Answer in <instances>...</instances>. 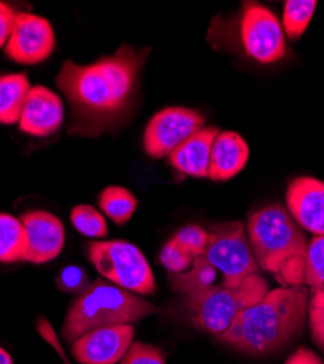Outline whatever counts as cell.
Wrapping results in <instances>:
<instances>
[{
  "label": "cell",
  "instance_id": "44dd1931",
  "mask_svg": "<svg viewBox=\"0 0 324 364\" xmlns=\"http://www.w3.org/2000/svg\"><path fill=\"white\" fill-rule=\"evenodd\" d=\"M315 0H286L283 5V29L291 40H298L311 22Z\"/></svg>",
  "mask_w": 324,
  "mask_h": 364
},
{
  "label": "cell",
  "instance_id": "484cf974",
  "mask_svg": "<svg viewBox=\"0 0 324 364\" xmlns=\"http://www.w3.org/2000/svg\"><path fill=\"white\" fill-rule=\"evenodd\" d=\"M56 284L63 293L79 296L90 287L91 283L85 268L78 265H68L61 271V274L57 276Z\"/></svg>",
  "mask_w": 324,
  "mask_h": 364
},
{
  "label": "cell",
  "instance_id": "d4e9b609",
  "mask_svg": "<svg viewBox=\"0 0 324 364\" xmlns=\"http://www.w3.org/2000/svg\"><path fill=\"white\" fill-rule=\"evenodd\" d=\"M194 258L186 252L174 239L168 240L160 252V262L174 274H182L192 268Z\"/></svg>",
  "mask_w": 324,
  "mask_h": 364
},
{
  "label": "cell",
  "instance_id": "ac0fdd59",
  "mask_svg": "<svg viewBox=\"0 0 324 364\" xmlns=\"http://www.w3.org/2000/svg\"><path fill=\"white\" fill-rule=\"evenodd\" d=\"M26 236L21 219L0 213V262L23 261Z\"/></svg>",
  "mask_w": 324,
  "mask_h": 364
},
{
  "label": "cell",
  "instance_id": "83f0119b",
  "mask_svg": "<svg viewBox=\"0 0 324 364\" xmlns=\"http://www.w3.org/2000/svg\"><path fill=\"white\" fill-rule=\"evenodd\" d=\"M120 364H167L165 354L161 348L146 344L133 343Z\"/></svg>",
  "mask_w": 324,
  "mask_h": 364
},
{
  "label": "cell",
  "instance_id": "ba28073f",
  "mask_svg": "<svg viewBox=\"0 0 324 364\" xmlns=\"http://www.w3.org/2000/svg\"><path fill=\"white\" fill-rule=\"evenodd\" d=\"M240 41L246 54L260 65L283 58L286 44L278 18L258 4H247L240 18Z\"/></svg>",
  "mask_w": 324,
  "mask_h": 364
},
{
  "label": "cell",
  "instance_id": "ffe728a7",
  "mask_svg": "<svg viewBox=\"0 0 324 364\" xmlns=\"http://www.w3.org/2000/svg\"><path fill=\"white\" fill-rule=\"evenodd\" d=\"M218 269L206 261L203 257L194 258L193 265L189 271L182 272V274H174L172 279V287L184 294H189L192 291L209 289L216 284Z\"/></svg>",
  "mask_w": 324,
  "mask_h": 364
},
{
  "label": "cell",
  "instance_id": "4316f807",
  "mask_svg": "<svg viewBox=\"0 0 324 364\" xmlns=\"http://www.w3.org/2000/svg\"><path fill=\"white\" fill-rule=\"evenodd\" d=\"M311 338L324 353V291H314L308 301Z\"/></svg>",
  "mask_w": 324,
  "mask_h": 364
},
{
  "label": "cell",
  "instance_id": "f546056e",
  "mask_svg": "<svg viewBox=\"0 0 324 364\" xmlns=\"http://www.w3.org/2000/svg\"><path fill=\"white\" fill-rule=\"evenodd\" d=\"M283 364H324V363L320 360L317 354H314V351H311L310 348L301 347L297 351H293Z\"/></svg>",
  "mask_w": 324,
  "mask_h": 364
},
{
  "label": "cell",
  "instance_id": "e0dca14e",
  "mask_svg": "<svg viewBox=\"0 0 324 364\" xmlns=\"http://www.w3.org/2000/svg\"><path fill=\"white\" fill-rule=\"evenodd\" d=\"M29 89L31 85L23 73L0 75V124L19 123Z\"/></svg>",
  "mask_w": 324,
  "mask_h": 364
},
{
  "label": "cell",
  "instance_id": "5b68a950",
  "mask_svg": "<svg viewBox=\"0 0 324 364\" xmlns=\"http://www.w3.org/2000/svg\"><path fill=\"white\" fill-rule=\"evenodd\" d=\"M268 293V282L260 274H254L235 289L219 284L192 291L186 296L193 323L202 331L218 337L232 325L241 311L254 305Z\"/></svg>",
  "mask_w": 324,
  "mask_h": 364
},
{
  "label": "cell",
  "instance_id": "8992f818",
  "mask_svg": "<svg viewBox=\"0 0 324 364\" xmlns=\"http://www.w3.org/2000/svg\"><path fill=\"white\" fill-rule=\"evenodd\" d=\"M88 257L110 283L132 293L148 296L157 290L154 272L143 252L126 240H94Z\"/></svg>",
  "mask_w": 324,
  "mask_h": 364
},
{
  "label": "cell",
  "instance_id": "52a82bcc",
  "mask_svg": "<svg viewBox=\"0 0 324 364\" xmlns=\"http://www.w3.org/2000/svg\"><path fill=\"white\" fill-rule=\"evenodd\" d=\"M208 232L209 244L202 257L222 274L221 286L235 289L247 277L258 274L260 268L253 255L243 222L214 225Z\"/></svg>",
  "mask_w": 324,
  "mask_h": 364
},
{
  "label": "cell",
  "instance_id": "2e32d148",
  "mask_svg": "<svg viewBox=\"0 0 324 364\" xmlns=\"http://www.w3.org/2000/svg\"><path fill=\"white\" fill-rule=\"evenodd\" d=\"M249 155V146L239 133L219 132L212 146L208 178L212 181L234 178L246 168Z\"/></svg>",
  "mask_w": 324,
  "mask_h": 364
},
{
  "label": "cell",
  "instance_id": "5bb4252c",
  "mask_svg": "<svg viewBox=\"0 0 324 364\" xmlns=\"http://www.w3.org/2000/svg\"><path fill=\"white\" fill-rule=\"evenodd\" d=\"M289 215L301 229L314 236L324 235V182L311 176L293 179L288 186Z\"/></svg>",
  "mask_w": 324,
  "mask_h": 364
},
{
  "label": "cell",
  "instance_id": "4fadbf2b",
  "mask_svg": "<svg viewBox=\"0 0 324 364\" xmlns=\"http://www.w3.org/2000/svg\"><path fill=\"white\" fill-rule=\"evenodd\" d=\"M63 119L62 100L46 86H31L21 112L19 129L29 136L48 137L58 132Z\"/></svg>",
  "mask_w": 324,
  "mask_h": 364
},
{
  "label": "cell",
  "instance_id": "277c9868",
  "mask_svg": "<svg viewBox=\"0 0 324 364\" xmlns=\"http://www.w3.org/2000/svg\"><path fill=\"white\" fill-rule=\"evenodd\" d=\"M160 309L136 293L97 280L76 297L63 323V337L73 343L83 333L115 325H132Z\"/></svg>",
  "mask_w": 324,
  "mask_h": 364
},
{
  "label": "cell",
  "instance_id": "3957f363",
  "mask_svg": "<svg viewBox=\"0 0 324 364\" xmlns=\"http://www.w3.org/2000/svg\"><path fill=\"white\" fill-rule=\"evenodd\" d=\"M246 229L260 269L271 272L286 287L304 284L308 240L288 208L264 205L250 215Z\"/></svg>",
  "mask_w": 324,
  "mask_h": 364
},
{
  "label": "cell",
  "instance_id": "cb8c5ba5",
  "mask_svg": "<svg viewBox=\"0 0 324 364\" xmlns=\"http://www.w3.org/2000/svg\"><path fill=\"white\" fill-rule=\"evenodd\" d=\"M172 239L193 258H199L209 244V232L197 225H189L177 232Z\"/></svg>",
  "mask_w": 324,
  "mask_h": 364
},
{
  "label": "cell",
  "instance_id": "6da1fadb",
  "mask_svg": "<svg viewBox=\"0 0 324 364\" xmlns=\"http://www.w3.org/2000/svg\"><path fill=\"white\" fill-rule=\"evenodd\" d=\"M148 53L125 44L91 65L63 63L56 83L72 109V134L97 136L127 109Z\"/></svg>",
  "mask_w": 324,
  "mask_h": 364
},
{
  "label": "cell",
  "instance_id": "8fae6325",
  "mask_svg": "<svg viewBox=\"0 0 324 364\" xmlns=\"http://www.w3.org/2000/svg\"><path fill=\"white\" fill-rule=\"evenodd\" d=\"M132 325L98 328L83 333L72 343V354L80 364L120 363L133 344Z\"/></svg>",
  "mask_w": 324,
  "mask_h": 364
},
{
  "label": "cell",
  "instance_id": "9a60e30c",
  "mask_svg": "<svg viewBox=\"0 0 324 364\" xmlns=\"http://www.w3.org/2000/svg\"><path fill=\"white\" fill-rule=\"evenodd\" d=\"M218 134L219 130L216 127L200 129L172 151L168 156L169 164L182 173L208 178L212 146Z\"/></svg>",
  "mask_w": 324,
  "mask_h": 364
},
{
  "label": "cell",
  "instance_id": "d6986e66",
  "mask_svg": "<svg viewBox=\"0 0 324 364\" xmlns=\"http://www.w3.org/2000/svg\"><path fill=\"white\" fill-rule=\"evenodd\" d=\"M100 208L115 225L127 223L137 208L136 197L123 187H107L98 198Z\"/></svg>",
  "mask_w": 324,
  "mask_h": 364
},
{
  "label": "cell",
  "instance_id": "4dcf8cb0",
  "mask_svg": "<svg viewBox=\"0 0 324 364\" xmlns=\"http://www.w3.org/2000/svg\"><path fill=\"white\" fill-rule=\"evenodd\" d=\"M0 364H14V360L11 357V354L0 347Z\"/></svg>",
  "mask_w": 324,
  "mask_h": 364
},
{
  "label": "cell",
  "instance_id": "7c38bea8",
  "mask_svg": "<svg viewBox=\"0 0 324 364\" xmlns=\"http://www.w3.org/2000/svg\"><path fill=\"white\" fill-rule=\"evenodd\" d=\"M26 236L23 261L46 264L61 255L65 247V228L61 219L48 211H28L21 216Z\"/></svg>",
  "mask_w": 324,
  "mask_h": 364
},
{
  "label": "cell",
  "instance_id": "30bf717a",
  "mask_svg": "<svg viewBox=\"0 0 324 364\" xmlns=\"http://www.w3.org/2000/svg\"><path fill=\"white\" fill-rule=\"evenodd\" d=\"M56 37L50 22L34 14H16L6 55L21 65H38L54 51Z\"/></svg>",
  "mask_w": 324,
  "mask_h": 364
},
{
  "label": "cell",
  "instance_id": "603a6c76",
  "mask_svg": "<svg viewBox=\"0 0 324 364\" xmlns=\"http://www.w3.org/2000/svg\"><path fill=\"white\" fill-rule=\"evenodd\" d=\"M73 228L88 237H105L108 226L105 218L90 204H79L70 213Z\"/></svg>",
  "mask_w": 324,
  "mask_h": 364
},
{
  "label": "cell",
  "instance_id": "7a4b0ae2",
  "mask_svg": "<svg viewBox=\"0 0 324 364\" xmlns=\"http://www.w3.org/2000/svg\"><path fill=\"white\" fill-rule=\"evenodd\" d=\"M308 294L301 286L279 287L241 311L218 341L253 357L269 355L298 336L308 315Z\"/></svg>",
  "mask_w": 324,
  "mask_h": 364
},
{
  "label": "cell",
  "instance_id": "7402d4cb",
  "mask_svg": "<svg viewBox=\"0 0 324 364\" xmlns=\"http://www.w3.org/2000/svg\"><path fill=\"white\" fill-rule=\"evenodd\" d=\"M304 284H307L313 293L324 291V235L314 236L308 242L304 265Z\"/></svg>",
  "mask_w": 324,
  "mask_h": 364
},
{
  "label": "cell",
  "instance_id": "9c48e42d",
  "mask_svg": "<svg viewBox=\"0 0 324 364\" xmlns=\"http://www.w3.org/2000/svg\"><path fill=\"white\" fill-rule=\"evenodd\" d=\"M204 126V117L190 108L171 107L157 112L146 126L143 144L152 158H165Z\"/></svg>",
  "mask_w": 324,
  "mask_h": 364
},
{
  "label": "cell",
  "instance_id": "f1b7e54d",
  "mask_svg": "<svg viewBox=\"0 0 324 364\" xmlns=\"http://www.w3.org/2000/svg\"><path fill=\"white\" fill-rule=\"evenodd\" d=\"M15 18V11L11 6L0 2V47H6L12 33Z\"/></svg>",
  "mask_w": 324,
  "mask_h": 364
}]
</instances>
